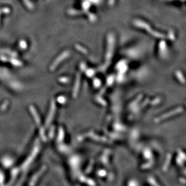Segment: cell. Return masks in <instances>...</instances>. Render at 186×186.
I'll list each match as a JSON object with an SVG mask.
<instances>
[{
  "label": "cell",
  "instance_id": "3",
  "mask_svg": "<svg viewBox=\"0 0 186 186\" xmlns=\"http://www.w3.org/2000/svg\"><path fill=\"white\" fill-rule=\"evenodd\" d=\"M70 53L69 51H65V52H64L60 56H59L58 58H57L55 62L53 63V65H52V66H51V69H54L56 66H57V65H59V64L64 59H65L66 58H67V57L69 55Z\"/></svg>",
  "mask_w": 186,
  "mask_h": 186
},
{
  "label": "cell",
  "instance_id": "7",
  "mask_svg": "<svg viewBox=\"0 0 186 186\" xmlns=\"http://www.w3.org/2000/svg\"><path fill=\"white\" fill-rule=\"evenodd\" d=\"M76 48L77 49L78 51H80V52L83 53H84V54H87V51L86 50V48H83L81 46L78 45H76Z\"/></svg>",
  "mask_w": 186,
  "mask_h": 186
},
{
  "label": "cell",
  "instance_id": "6",
  "mask_svg": "<svg viewBox=\"0 0 186 186\" xmlns=\"http://www.w3.org/2000/svg\"><path fill=\"white\" fill-rule=\"evenodd\" d=\"M176 75H177V78H178V80L180 81L181 82H182L183 83H184V76L182 74V73L181 72H179V70H178V71L176 72Z\"/></svg>",
  "mask_w": 186,
  "mask_h": 186
},
{
  "label": "cell",
  "instance_id": "9",
  "mask_svg": "<svg viewBox=\"0 0 186 186\" xmlns=\"http://www.w3.org/2000/svg\"><path fill=\"white\" fill-rule=\"evenodd\" d=\"M115 2V0H108V5L112 6Z\"/></svg>",
  "mask_w": 186,
  "mask_h": 186
},
{
  "label": "cell",
  "instance_id": "5",
  "mask_svg": "<svg viewBox=\"0 0 186 186\" xmlns=\"http://www.w3.org/2000/svg\"><path fill=\"white\" fill-rule=\"evenodd\" d=\"M80 75L78 73L77 74V76H76V78L75 81V87L74 89V97H76V95H77V93L78 92V89H79V85H80Z\"/></svg>",
  "mask_w": 186,
  "mask_h": 186
},
{
  "label": "cell",
  "instance_id": "2",
  "mask_svg": "<svg viewBox=\"0 0 186 186\" xmlns=\"http://www.w3.org/2000/svg\"><path fill=\"white\" fill-rule=\"evenodd\" d=\"M134 24L136 25V27H139L140 28H143L144 30H145L146 31H147V33H149L150 34H151L152 36H153L154 37H157V38H161V39H164V38H168L169 37V39L170 40L171 39V37L170 36H166V35L162 34V33H160L159 32H157L155 30H154L153 29L151 28V27L149 26V25L146 24L145 22L142 21L141 20H135L134 22Z\"/></svg>",
  "mask_w": 186,
  "mask_h": 186
},
{
  "label": "cell",
  "instance_id": "10",
  "mask_svg": "<svg viewBox=\"0 0 186 186\" xmlns=\"http://www.w3.org/2000/svg\"><path fill=\"white\" fill-rule=\"evenodd\" d=\"M183 1H184V0H183Z\"/></svg>",
  "mask_w": 186,
  "mask_h": 186
},
{
  "label": "cell",
  "instance_id": "8",
  "mask_svg": "<svg viewBox=\"0 0 186 186\" xmlns=\"http://www.w3.org/2000/svg\"><path fill=\"white\" fill-rule=\"evenodd\" d=\"M149 180L150 183H151L152 185H153L154 186H159V185H158V184H157L156 181L154 179H152V178H150V179H149Z\"/></svg>",
  "mask_w": 186,
  "mask_h": 186
},
{
  "label": "cell",
  "instance_id": "1",
  "mask_svg": "<svg viewBox=\"0 0 186 186\" xmlns=\"http://www.w3.org/2000/svg\"><path fill=\"white\" fill-rule=\"evenodd\" d=\"M108 41V45H107V53L106 55V62L102 66L101 69L102 70H105L108 65L110 64L111 59L113 54L114 51V37L113 35L110 34H109L107 38Z\"/></svg>",
  "mask_w": 186,
  "mask_h": 186
},
{
  "label": "cell",
  "instance_id": "4",
  "mask_svg": "<svg viewBox=\"0 0 186 186\" xmlns=\"http://www.w3.org/2000/svg\"><path fill=\"white\" fill-rule=\"evenodd\" d=\"M183 111V109L181 108H179L178 109H176L175 110H174V111H172V112H170L169 113H168V114H165L164 115H163V116H161V117H160L158 118V119H157L156 121V122H159V121H161L162 120H164L166 118H169V117H170L172 116H173V115H174V114H176L177 113H181V112Z\"/></svg>",
  "mask_w": 186,
  "mask_h": 186
}]
</instances>
